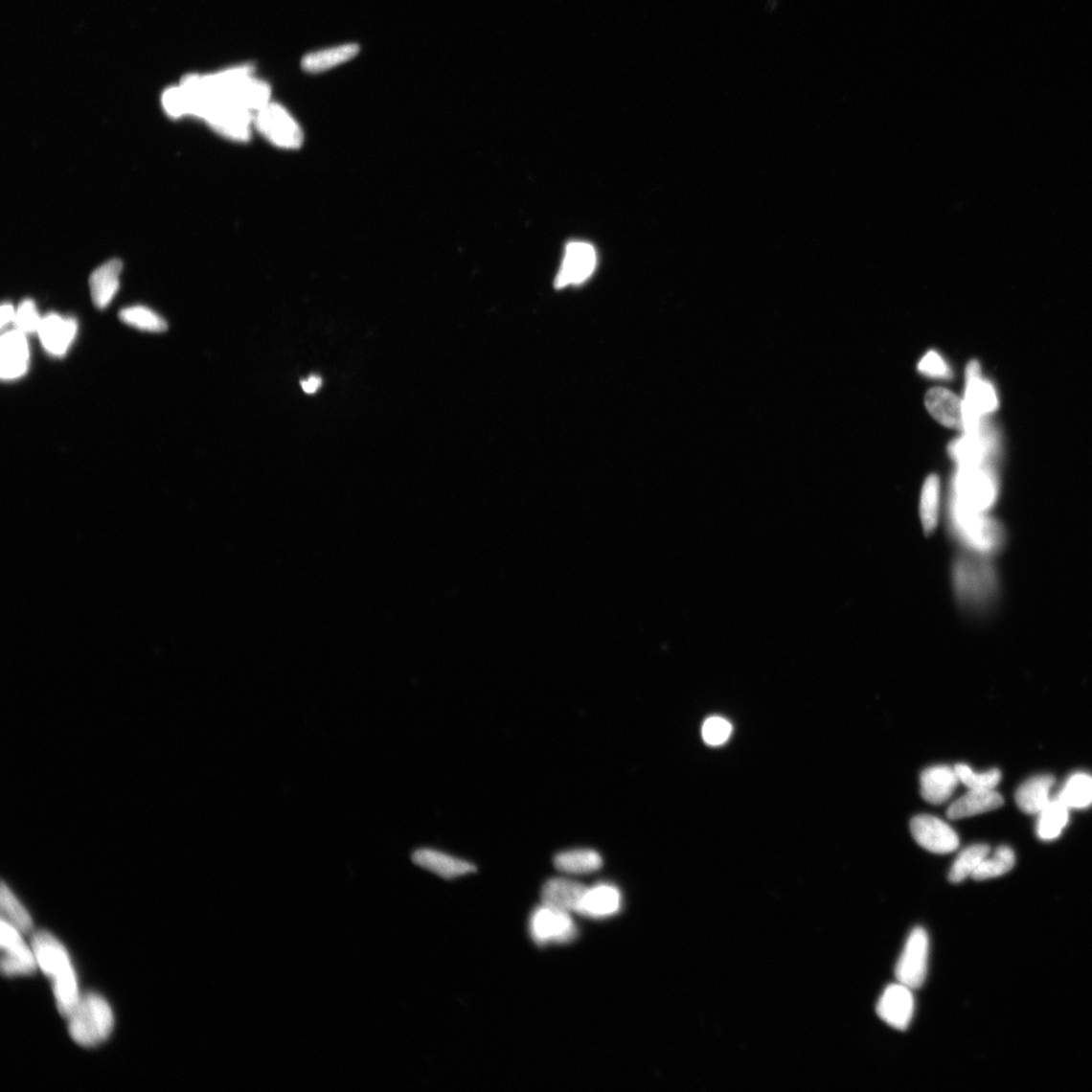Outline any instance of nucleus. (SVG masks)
<instances>
[{"instance_id":"30","label":"nucleus","mask_w":1092,"mask_h":1092,"mask_svg":"<svg viewBox=\"0 0 1092 1092\" xmlns=\"http://www.w3.org/2000/svg\"><path fill=\"white\" fill-rule=\"evenodd\" d=\"M990 852V848L983 844L973 845L963 850L949 872V880L952 883H961L965 879L970 876L972 877L981 862L988 857Z\"/></svg>"},{"instance_id":"6","label":"nucleus","mask_w":1092,"mask_h":1092,"mask_svg":"<svg viewBox=\"0 0 1092 1092\" xmlns=\"http://www.w3.org/2000/svg\"><path fill=\"white\" fill-rule=\"evenodd\" d=\"M254 130L284 150L299 149L304 132L298 121L283 105L269 102L254 115Z\"/></svg>"},{"instance_id":"37","label":"nucleus","mask_w":1092,"mask_h":1092,"mask_svg":"<svg viewBox=\"0 0 1092 1092\" xmlns=\"http://www.w3.org/2000/svg\"><path fill=\"white\" fill-rule=\"evenodd\" d=\"M732 733L733 725L731 722L720 717L708 718L702 727L704 741L713 746L725 743L731 738Z\"/></svg>"},{"instance_id":"2","label":"nucleus","mask_w":1092,"mask_h":1092,"mask_svg":"<svg viewBox=\"0 0 1092 1092\" xmlns=\"http://www.w3.org/2000/svg\"><path fill=\"white\" fill-rule=\"evenodd\" d=\"M952 585L960 605L976 613L990 608L998 591L997 575L989 557L967 552L954 560Z\"/></svg>"},{"instance_id":"41","label":"nucleus","mask_w":1092,"mask_h":1092,"mask_svg":"<svg viewBox=\"0 0 1092 1092\" xmlns=\"http://www.w3.org/2000/svg\"><path fill=\"white\" fill-rule=\"evenodd\" d=\"M15 309L11 304L2 306V327H6L11 322L14 321Z\"/></svg>"},{"instance_id":"8","label":"nucleus","mask_w":1092,"mask_h":1092,"mask_svg":"<svg viewBox=\"0 0 1092 1092\" xmlns=\"http://www.w3.org/2000/svg\"><path fill=\"white\" fill-rule=\"evenodd\" d=\"M254 115L242 105L221 101L210 106L204 120L223 137L236 142H246L254 130Z\"/></svg>"},{"instance_id":"34","label":"nucleus","mask_w":1092,"mask_h":1092,"mask_svg":"<svg viewBox=\"0 0 1092 1092\" xmlns=\"http://www.w3.org/2000/svg\"><path fill=\"white\" fill-rule=\"evenodd\" d=\"M120 318L124 323L143 331L164 332L168 330L166 320L152 309L141 306L124 308Z\"/></svg>"},{"instance_id":"33","label":"nucleus","mask_w":1092,"mask_h":1092,"mask_svg":"<svg viewBox=\"0 0 1092 1092\" xmlns=\"http://www.w3.org/2000/svg\"><path fill=\"white\" fill-rule=\"evenodd\" d=\"M1015 864L1013 851L1006 846L997 848L992 857L981 862L974 872L972 878L977 881L989 880L1005 876Z\"/></svg>"},{"instance_id":"9","label":"nucleus","mask_w":1092,"mask_h":1092,"mask_svg":"<svg viewBox=\"0 0 1092 1092\" xmlns=\"http://www.w3.org/2000/svg\"><path fill=\"white\" fill-rule=\"evenodd\" d=\"M530 932L538 945L568 944L578 935V928L567 912L542 904L533 913Z\"/></svg>"},{"instance_id":"12","label":"nucleus","mask_w":1092,"mask_h":1092,"mask_svg":"<svg viewBox=\"0 0 1092 1092\" xmlns=\"http://www.w3.org/2000/svg\"><path fill=\"white\" fill-rule=\"evenodd\" d=\"M910 831L921 847L935 853H950L960 845L957 832L941 818L933 815L915 816L910 822Z\"/></svg>"},{"instance_id":"7","label":"nucleus","mask_w":1092,"mask_h":1092,"mask_svg":"<svg viewBox=\"0 0 1092 1092\" xmlns=\"http://www.w3.org/2000/svg\"><path fill=\"white\" fill-rule=\"evenodd\" d=\"M964 403V432L976 433L985 427V419L995 411L998 400L993 386L982 378L979 363L971 361L967 369V391Z\"/></svg>"},{"instance_id":"5","label":"nucleus","mask_w":1092,"mask_h":1092,"mask_svg":"<svg viewBox=\"0 0 1092 1092\" xmlns=\"http://www.w3.org/2000/svg\"><path fill=\"white\" fill-rule=\"evenodd\" d=\"M997 495V479L989 465L959 467L952 482L949 502L972 512L989 513Z\"/></svg>"},{"instance_id":"36","label":"nucleus","mask_w":1092,"mask_h":1092,"mask_svg":"<svg viewBox=\"0 0 1092 1092\" xmlns=\"http://www.w3.org/2000/svg\"><path fill=\"white\" fill-rule=\"evenodd\" d=\"M42 320L43 318L36 311L34 303L26 300L17 307L13 323L16 330L28 335L38 333Z\"/></svg>"},{"instance_id":"16","label":"nucleus","mask_w":1092,"mask_h":1092,"mask_svg":"<svg viewBox=\"0 0 1092 1092\" xmlns=\"http://www.w3.org/2000/svg\"><path fill=\"white\" fill-rule=\"evenodd\" d=\"M588 888L581 883L567 878H553L545 882L541 890L542 904L567 913L580 912L582 900Z\"/></svg>"},{"instance_id":"19","label":"nucleus","mask_w":1092,"mask_h":1092,"mask_svg":"<svg viewBox=\"0 0 1092 1092\" xmlns=\"http://www.w3.org/2000/svg\"><path fill=\"white\" fill-rule=\"evenodd\" d=\"M924 403L938 422L945 427L964 430V403L953 392L932 389L925 395Z\"/></svg>"},{"instance_id":"25","label":"nucleus","mask_w":1092,"mask_h":1092,"mask_svg":"<svg viewBox=\"0 0 1092 1092\" xmlns=\"http://www.w3.org/2000/svg\"><path fill=\"white\" fill-rule=\"evenodd\" d=\"M1055 779L1051 775L1035 776L1027 780L1015 794L1016 804L1029 814L1040 813L1050 803V791Z\"/></svg>"},{"instance_id":"39","label":"nucleus","mask_w":1092,"mask_h":1092,"mask_svg":"<svg viewBox=\"0 0 1092 1092\" xmlns=\"http://www.w3.org/2000/svg\"><path fill=\"white\" fill-rule=\"evenodd\" d=\"M162 105L164 111L171 118L178 119L186 116L184 102H182L177 86L171 87L164 91Z\"/></svg>"},{"instance_id":"14","label":"nucleus","mask_w":1092,"mask_h":1092,"mask_svg":"<svg viewBox=\"0 0 1092 1092\" xmlns=\"http://www.w3.org/2000/svg\"><path fill=\"white\" fill-rule=\"evenodd\" d=\"M912 990L899 982L884 990L877 1005V1013L882 1021L899 1031L908 1028L915 1012Z\"/></svg>"},{"instance_id":"29","label":"nucleus","mask_w":1092,"mask_h":1092,"mask_svg":"<svg viewBox=\"0 0 1092 1092\" xmlns=\"http://www.w3.org/2000/svg\"><path fill=\"white\" fill-rule=\"evenodd\" d=\"M1037 835L1044 841L1058 839L1069 819V808L1058 797L1040 812Z\"/></svg>"},{"instance_id":"17","label":"nucleus","mask_w":1092,"mask_h":1092,"mask_svg":"<svg viewBox=\"0 0 1092 1092\" xmlns=\"http://www.w3.org/2000/svg\"><path fill=\"white\" fill-rule=\"evenodd\" d=\"M77 333V321L57 314L44 317L38 331L43 348L55 356H62L67 353Z\"/></svg>"},{"instance_id":"22","label":"nucleus","mask_w":1092,"mask_h":1092,"mask_svg":"<svg viewBox=\"0 0 1092 1092\" xmlns=\"http://www.w3.org/2000/svg\"><path fill=\"white\" fill-rule=\"evenodd\" d=\"M123 264L118 260L109 261L93 273L89 279L90 294L99 308L106 307L118 293Z\"/></svg>"},{"instance_id":"38","label":"nucleus","mask_w":1092,"mask_h":1092,"mask_svg":"<svg viewBox=\"0 0 1092 1092\" xmlns=\"http://www.w3.org/2000/svg\"><path fill=\"white\" fill-rule=\"evenodd\" d=\"M919 371L933 378H950L952 371L944 359L936 352H928L919 363Z\"/></svg>"},{"instance_id":"26","label":"nucleus","mask_w":1092,"mask_h":1092,"mask_svg":"<svg viewBox=\"0 0 1092 1092\" xmlns=\"http://www.w3.org/2000/svg\"><path fill=\"white\" fill-rule=\"evenodd\" d=\"M358 52V45L343 44L309 53L303 58L302 67L308 73H321L353 59Z\"/></svg>"},{"instance_id":"1","label":"nucleus","mask_w":1092,"mask_h":1092,"mask_svg":"<svg viewBox=\"0 0 1092 1092\" xmlns=\"http://www.w3.org/2000/svg\"><path fill=\"white\" fill-rule=\"evenodd\" d=\"M32 948L43 973L52 981L59 1012L67 1017L80 999L79 980L63 944L49 932L35 933Z\"/></svg>"},{"instance_id":"18","label":"nucleus","mask_w":1092,"mask_h":1092,"mask_svg":"<svg viewBox=\"0 0 1092 1092\" xmlns=\"http://www.w3.org/2000/svg\"><path fill=\"white\" fill-rule=\"evenodd\" d=\"M0 348H2L0 349L2 378L11 380L23 376L29 366V345L26 334L16 330L5 333Z\"/></svg>"},{"instance_id":"24","label":"nucleus","mask_w":1092,"mask_h":1092,"mask_svg":"<svg viewBox=\"0 0 1092 1092\" xmlns=\"http://www.w3.org/2000/svg\"><path fill=\"white\" fill-rule=\"evenodd\" d=\"M1004 798L993 790H969L953 803L946 816L961 819L986 813L1003 807Z\"/></svg>"},{"instance_id":"32","label":"nucleus","mask_w":1092,"mask_h":1092,"mask_svg":"<svg viewBox=\"0 0 1092 1092\" xmlns=\"http://www.w3.org/2000/svg\"><path fill=\"white\" fill-rule=\"evenodd\" d=\"M1058 798L1069 808H1086L1092 805V777L1078 773L1069 778Z\"/></svg>"},{"instance_id":"10","label":"nucleus","mask_w":1092,"mask_h":1092,"mask_svg":"<svg viewBox=\"0 0 1092 1092\" xmlns=\"http://www.w3.org/2000/svg\"><path fill=\"white\" fill-rule=\"evenodd\" d=\"M930 941L922 927H916L910 933L903 952L898 962L896 976L901 985L910 990L920 989L927 973Z\"/></svg>"},{"instance_id":"27","label":"nucleus","mask_w":1092,"mask_h":1092,"mask_svg":"<svg viewBox=\"0 0 1092 1092\" xmlns=\"http://www.w3.org/2000/svg\"><path fill=\"white\" fill-rule=\"evenodd\" d=\"M555 867L567 874H590L603 866L601 854L591 849H574L558 853L554 859Z\"/></svg>"},{"instance_id":"13","label":"nucleus","mask_w":1092,"mask_h":1092,"mask_svg":"<svg viewBox=\"0 0 1092 1092\" xmlns=\"http://www.w3.org/2000/svg\"><path fill=\"white\" fill-rule=\"evenodd\" d=\"M596 264L597 254L591 244L582 241L570 242L564 251L555 286L560 289L586 282L592 276Z\"/></svg>"},{"instance_id":"23","label":"nucleus","mask_w":1092,"mask_h":1092,"mask_svg":"<svg viewBox=\"0 0 1092 1092\" xmlns=\"http://www.w3.org/2000/svg\"><path fill=\"white\" fill-rule=\"evenodd\" d=\"M622 894L611 884H599L588 888L582 900L580 915L593 919L614 916L622 908Z\"/></svg>"},{"instance_id":"11","label":"nucleus","mask_w":1092,"mask_h":1092,"mask_svg":"<svg viewBox=\"0 0 1092 1092\" xmlns=\"http://www.w3.org/2000/svg\"><path fill=\"white\" fill-rule=\"evenodd\" d=\"M22 935L24 934L2 919L0 944L3 957L0 967L8 977L32 975L38 967L33 948L26 944Z\"/></svg>"},{"instance_id":"3","label":"nucleus","mask_w":1092,"mask_h":1092,"mask_svg":"<svg viewBox=\"0 0 1092 1092\" xmlns=\"http://www.w3.org/2000/svg\"><path fill=\"white\" fill-rule=\"evenodd\" d=\"M946 517L952 535L967 553L990 558L1003 549L1004 528L989 513L972 512L949 502Z\"/></svg>"},{"instance_id":"28","label":"nucleus","mask_w":1092,"mask_h":1092,"mask_svg":"<svg viewBox=\"0 0 1092 1092\" xmlns=\"http://www.w3.org/2000/svg\"><path fill=\"white\" fill-rule=\"evenodd\" d=\"M941 512V484L936 475L923 483L920 500V518L925 534H932L938 527Z\"/></svg>"},{"instance_id":"20","label":"nucleus","mask_w":1092,"mask_h":1092,"mask_svg":"<svg viewBox=\"0 0 1092 1092\" xmlns=\"http://www.w3.org/2000/svg\"><path fill=\"white\" fill-rule=\"evenodd\" d=\"M413 862L444 879L458 878L476 872L475 865L452 857V855L433 849H419L413 853Z\"/></svg>"},{"instance_id":"31","label":"nucleus","mask_w":1092,"mask_h":1092,"mask_svg":"<svg viewBox=\"0 0 1092 1092\" xmlns=\"http://www.w3.org/2000/svg\"><path fill=\"white\" fill-rule=\"evenodd\" d=\"M0 909H2V919L16 930L23 934L32 932L34 922L28 910L5 883L2 885V895H0Z\"/></svg>"},{"instance_id":"15","label":"nucleus","mask_w":1092,"mask_h":1092,"mask_svg":"<svg viewBox=\"0 0 1092 1092\" xmlns=\"http://www.w3.org/2000/svg\"><path fill=\"white\" fill-rule=\"evenodd\" d=\"M994 448V437L985 426L976 433H965L950 445L949 452L959 467H973L988 466Z\"/></svg>"},{"instance_id":"40","label":"nucleus","mask_w":1092,"mask_h":1092,"mask_svg":"<svg viewBox=\"0 0 1092 1092\" xmlns=\"http://www.w3.org/2000/svg\"><path fill=\"white\" fill-rule=\"evenodd\" d=\"M322 384H323L322 378L318 375L308 376L307 379H305L301 382V386H302L303 391L308 395H313V394L317 393L319 391V389L322 387Z\"/></svg>"},{"instance_id":"21","label":"nucleus","mask_w":1092,"mask_h":1092,"mask_svg":"<svg viewBox=\"0 0 1092 1092\" xmlns=\"http://www.w3.org/2000/svg\"><path fill=\"white\" fill-rule=\"evenodd\" d=\"M959 783L954 768L937 764L921 773V793L927 803L941 805L951 798Z\"/></svg>"},{"instance_id":"4","label":"nucleus","mask_w":1092,"mask_h":1092,"mask_svg":"<svg viewBox=\"0 0 1092 1092\" xmlns=\"http://www.w3.org/2000/svg\"><path fill=\"white\" fill-rule=\"evenodd\" d=\"M68 1017V1031L72 1040L82 1047H96L112 1035L115 1016L111 1006L95 992L81 994L78 1005Z\"/></svg>"},{"instance_id":"35","label":"nucleus","mask_w":1092,"mask_h":1092,"mask_svg":"<svg viewBox=\"0 0 1092 1092\" xmlns=\"http://www.w3.org/2000/svg\"><path fill=\"white\" fill-rule=\"evenodd\" d=\"M954 769L960 783L969 790H993L1001 780L998 769L975 773L967 763H957Z\"/></svg>"}]
</instances>
